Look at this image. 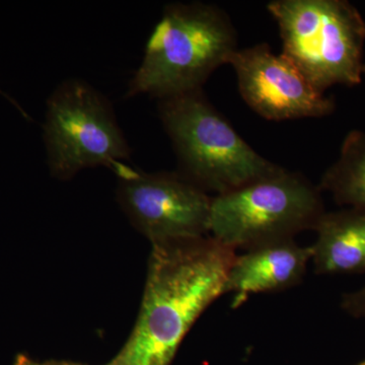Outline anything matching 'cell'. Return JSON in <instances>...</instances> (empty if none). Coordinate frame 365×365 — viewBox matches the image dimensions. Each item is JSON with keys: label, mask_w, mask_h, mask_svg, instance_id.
<instances>
[{"label": "cell", "mask_w": 365, "mask_h": 365, "mask_svg": "<svg viewBox=\"0 0 365 365\" xmlns=\"http://www.w3.org/2000/svg\"><path fill=\"white\" fill-rule=\"evenodd\" d=\"M312 258V246L300 247L294 239L263 245L235 257L225 284V294H234L232 307L242 306L252 294L299 284Z\"/></svg>", "instance_id": "9"}, {"label": "cell", "mask_w": 365, "mask_h": 365, "mask_svg": "<svg viewBox=\"0 0 365 365\" xmlns=\"http://www.w3.org/2000/svg\"><path fill=\"white\" fill-rule=\"evenodd\" d=\"M284 54L319 91L361 83L365 21L346 0H273Z\"/></svg>", "instance_id": "4"}, {"label": "cell", "mask_w": 365, "mask_h": 365, "mask_svg": "<svg viewBox=\"0 0 365 365\" xmlns=\"http://www.w3.org/2000/svg\"><path fill=\"white\" fill-rule=\"evenodd\" d=\"M0 95L4 96V97H6V98H9V102L13 103V104L14 106H16V107L18 108V109L20 110V111L21 113H23V114L25 115L26 117H28V116H26L25 111H23V110H21V108L20 107V106L18 105V103L14 102L13 98L9 97V96H7L6 93H4V91H2L1 90H0Z\"/></svg>", "instance_id": "14"}, {"label": "cell", "mask_w": 365, "mask_h": 365, "mask_svg": "<svg viewBox=\"0 0 365 365\" xmlns=\"http://www.w3.org/2000/svg\"><path fill=\"white\" fill-rule=\"evenodd\" d=\"M118 197L137 230L151 242L205 237L212 197L178 173H144L124 165Z\"/></svg>", "instance_id": "7"}, {"label": "cell", "mask_w": 365, "mask_h": 365, "mask_svg": "<svg viewBox=\"0 0 365 365\" xmlns=\"http://www.w3.org/2000/svg\"><path fill=\"white\" fill-rule=\"evenodd\" d=\"M237 49L235 26L220 7L203 2L169 4L148 38L127 96L162 100L202 90Z\"/></svg>", "instance_id": "2"}, {"label": "cell", "mask_w": 365, "mask_h": 365, "mask_svg": "<svg viewBox=\"0 0 365 365\" xmlns=\"http://www.w3.org/2000/svg\"><path fill=\"white\" fill-rule=\"evenodd\" d=\"M321 191L328 192L336 203L365 211V132L346 135L337 160L324 173Z\"/></svg>", "instance_id": "11"}, {"label": "cell", "mask_w": 365, "mask_h": 365, "mask_svg": "<svg viewBox=\"0 0 365 365\" xmlns=\"http://www.w3.org/2000/svg\"><path fill=\"white\" fill-rule=\"evenodd\" d=\"M228 64L237 74L242 100L271 121L321 118L332 114L335 102L327 97L285 56L268 44L237 49Z\"/></svg>", "instance_id": "8"}, {"label": "cell", "mask_w": 365, "mask_h": 365, "mask_svg": "<svg viewBox=\"0 0 365 365\" xmlns=\"http://www.w3.org/2000/svg\"><path fill=\"white\" fill-rule=\"evenodd\" d=\"M359 365H365V361L362 362V364H360Z\"/></svg>", "instance_id": "16"}, {"label": "cell", "mask_w": 365, "mask_h": 365, "mask_svg": "<svg viewBox=\"0 0 365 365\" xmlns=\"http://www.w3.org/2000/svg\"><path fill=\"white\" fill-rule=\"evenodd\" d=\"M362 73H364V76H365V63L364 64V69H362Z\"/></svg>", "instance_id": "15"}, {"label": "cell", "mask_w": 365, "mask_h": 365, "mask_svg": "<svg viewBox=\"0 0 365 365\" xmlns=\"http://www.w3.org/2000/svg\"><path fill=\"white\" fill-rule=\"evenodd\" d=\"M341 309L353 318H365V287L343 294Z\"/></svg>", "instance_id": "12"}, {"label": "cell", "mask_w": 365, "mask_h": 365, "mask_svg": "<svg viewBox=\"0 0 365 365\" xmlns=\"http://www.w3.org/2000/svg\"><path fill=\"white\" fill-rule=\"evenodd\" d=\"M14 365H83L76 364V362H68V361H37V360L32 359L31 357L26 356V355L20 354L16 356V360H14ZM106 365H111L110 364H107Z\"/></svg>", "instance_id": "13"}, {"label": "cell", "mask_w": 365, "mask_h": 365, "mask_svg": "<svg viewBox=\"0 0 365 365\" xmlns=\"http://www.w3.org/2000/svg\"><path fill=\"white\" fill-rule=\"evenodd\" d=\"M151 245L138 318L111 365H170L199 317L225 294L237 257L206 235Z\"/></svg>", "instance_id": "1"}, {"label": "cell", "mask_w": 365, "mask_h": 365, "mask_svg": "<svg viewBox=\"0 0 365 365\" xmlns=\"http://www.w3.org/2000/svg\"><path fill=\"white\" fill-rule=\"evenodd\" d=\"M158 101L160 120L176 151L180 174L204 191L222 195L280 167L251 148L202 90Z\"/></svg>", "instance_id": "3"}, {"label": "cell", "mask_w": 365, "mask_h": 365, "mask_svg": "<svg viewBox=\"0 0 365 365\" xmlns=\"http://www.w3.org/2000/svg\"><path fill=\"white\" fill-rule=\"evenodd\" d=\"M321 190L279 167L227 193L212 197L209 232L228 248L249 250L314 230L326 212Z\"/></svg>", "instance_id": "5"}, {"label": "cell", "mask_w": 365, "mask_h": 365, "mask_svg": "<svg viewBox=\"0 0 365 365\" xmlns=\"http://www.w3.org/2000/svg\"><path fill=\"white\" fill-rule=\"evenodd\" d=\"M314 272L319 275L365 271V211L356 208L326 212L314 227Z\"/></svg>", "instance_id": "10"}, {"label": "cell", "mask_w": 365, "mask_h": 365, "mask_svg": "<svg viewBox=\"0 0 365 365\" xmlns=\"http://www.w3.org/2000/svg\"><path fill=\"white\" fill-rule=\"evenodd\" d=\"M44 140L50 172L61 180L100 165L117 173L130 157L109 101L79 79L64 81L50 96Z\"/></svg>", "instance_id": "6"}]
</instances>
